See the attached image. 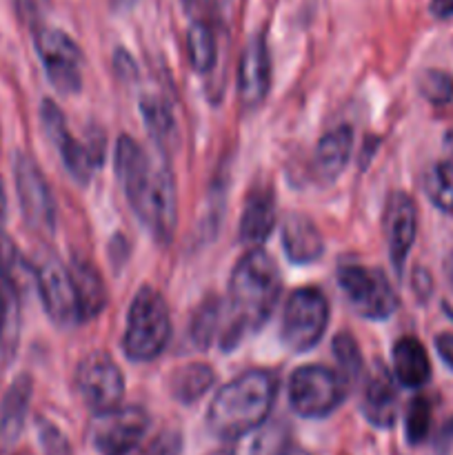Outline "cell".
Returning a JSON list of instances; mask_svg holds the SVG:
<instances>
[{
    "mask_svg": "<svg viewBox=\"0 0 453 455\" xmlns=\"http://www.w3.org/2000/svg\"><path fill=\"white\" fill-rule=\"evenodd\" d=\"M40 120H43V129L47 133L49 140L53 142V147L60 154L62 164L69 172V176L74 178L78 185H87L91 180L93 167H96V156L83 145V142L76 140L71 136L69 127H67L65 114H62L60 107L53 100H43L40 105Z\"/></svg>",
    "mask_w": 453,
    "mask_h": 455,
    "instance_id": "obj_13",
    "label": "cell"
},
{
    "mask_svg": "<svg viewBox=\"0 0 453 455\" xmlns=\"http://www.w3.org/2000/svg\"><path fill=\"white\" fill-rule=\"evenodd\" d=\"M76 387L93 413L120 407L124 395V376L109 354L96 351L89 354L76 371Z\"/></svg>",
    "mask_w": 453,
    "mask_h": 455,
    "instance_id": "obj_11",
    "label": "cell"
},
{
    "mask_svg": "<svg viewBox=\"0 0 453 455\" xmlns=\"http://www.w3.org/2000/svg\"><path fill=\"white\" fill-rule=\"evenodd\" d=\"M140 114L155 145L163 151L173 149V145L178 142V123L169 102L158 96H145L140 100Z\"/></svg>",
    "mask_w": 453,
    "mask_h": 455,
    "instance_id": "obj_24",
    "label": "cell"
},
{
    "mask_svg": "<svg viewBox=\"0 0 453 455\" xmlns=\"http://www.w3.org/2000/svg\"><path fill=\"white\" fill-rule=\"evenodd\" d=\"M13 180L27 225L38 234L52 235L56 229V200L43 169L29 154L18 151L13 156Z\"/></svg>",
    "mask_w": 453,
    "mask_h": 455,
    "instance_id": "obj_8",
    "label": "cell"
},
{
    "mask_svg": "<svg viewBox=\"0 0 453 455\" xmlns=\"http://www.w3.org/2000/svg\"><path fill=\"white\" fill-rule=\"evenodd\" d=\"M293 438L291 429L284 422H271L253 440L249 455H291Z\"/></svg>",
    "mask_w": 453,
    "mask_h": 455,
    "instance_id": "obj_29",
    "label": "cell"
},
{
    "mask_svg": "<svg viewBox=\"0 0 453 455\" xmlns=\"http://www.w3.org/2000/svg\"><path fill=\"white\" fill-rule=\"evenodd\" d=\"M151 427L142 407H115L96 413L89 425V443L100 455H129Z\"/></svg>",
    "mask_w": 453,
    "mask_h": 455,
    "instance_id": "obj_10",
    "label": "cell"
},
{
    "mask_svg": "<svg viewBox=\"0 0 453 455\" xmlns=\"http://www.w3.org/2000/svg\"><path fill=\"white\" fill-rule=\"evenodd\" d=\"M118 4H123V7H129V4H133V0H115Z\"/></svg>",
    "mask_w": 453,
    "mask_h": 455,
    "instance_id": "obj_41",
    "label": "cell"
},
{
    "mask_svg": "<svg viewBox=\"0 0 453 455\" xmlns=\"http://www.w3.org/2000/svg\"><path fill=\"white\" fill-rule=\"evenodd\" d=\"M431 429V404L426 398H413L404 416V431L411 444H420Z\"/></svg>",
    "mask_w": 453,
    "mask_h": 455,
    "instance_id": "obj_31",
    "label": "cell"
},
{
    "mask_svg": "<svg viewBox=\"0 0 453 455\" xmlns=\"http://www.w3.org/2000/svg\"><path fill=\"white\" fill-rule=\"evenodd\" d=\"M211 455H234V451H226V449H225V451H216V453H211Z\"/></svg>",
    "mask_w": 453,
    "mask_h": 455,
    "instance_id": "obj_42",
    "label": "cell"
},
{
    "mask_svg": "<svg viewBox=\"0 0 453 455\" xmlns=\"http://www.w3.org/2000/svg\"><path fill=\"white\" fill-rule=\"evenodd\" d=\"M425 191L433 207L453 213V163H435L425 173Z\"/></svg>",
    "mask_w": 453,
    "mask_h": 455,
    "instance_id": "obj_28",
    "label": "cell"
},
{
    "mask_svg": "<svg viewBox=\"0 0 453 455\" xmlns=\"http://www.w3.org/2000/svg\"><path fill=\"white\" fill-rule=\"evenodd\" d=\"M271 89V58L265 40H249L238 65V98L247 109H256L265 102Z\"/></svg>",
    "mask_w": 453,
    "mask_h": 455,
    "instance_id": "obj_15",
    "label": "cell"
},
{
    "mask_svg": "<svg viewBox=\"0 0 453 455\" xmlns=\"http://www.w3.org/2000/svg\"><path fill=\"white\" fill-rule=\"evenodd\" d=\"M395 380L407 389H420L431 378V360L417 338L404 336L393 345Z\"/></svg>",
    "mask_w": 453,
    "mask_h": 455,
    "instance_id": "obj_21",
    "label": "cell"
},
{
    "mask_svg": "<svg viewBox=\"0 0 453 455\" xmlns=\"http://www.w3.org/2000/svg\"><path fill=\"white\" fill-rule=\"evenodd\" d=\"M329 327V302L320 289L302 287L287 298L280 340L293 354H305L322 340Z\"/></svg>",
    "mask_w": 453,
    "mask_h": 455,
    "instance_id": "obj_6",
    "label": "cell"
},
{
    "mask_svg": "<svg viewBox=\"0 0 453 455\" xmlns=\"http://www.w3.org/2000/svg\"><path fill=\"white\" fill-rule=\"evenodd\" d=\"M346 376L322 364H306L289 378V404L302 418H327L349 394Z\"/></svg>",
    "mask_w": 453,
    "mask_h": 455,
    "instance_id": "obj_5",
    "label": "cell"
},
{
    "mask_svg": "<svg viewBox=\"0 0 453 455\" xmlns=\"http://www.w3.org/2000/svg\"><path fill=\"white\" fill-rule=\"evenodd\" d=\"M36 287H38L40 302L52 318L53 324L67 329L83 323L80 320L78 298H76L74 280L69 269L58 258H44L34 269Z\"/></svg>",
    "mask_w": 453,
    "mask_h": 455,
    "instance_id": "obj_12",
    "label": "cell"
},
{
    "mask_svg": "<svg viewBox=\"0 0 453 455\" xmlns=\"http://www.w3.org/2000/svg\"><path fill=\"white\" fill-rule=\"evenodd\" d=\"M180 449H182L180 435L169 431V434H163L160 438H155L140 455H180Z\"/></svg>",
    "mask_w": 453,
    "mask_h": 455,
    "instance_id": "obj_34",
    "label": "cell"
},
{
    "mask_svg": "<svg viewBox=\"0 0 453 455\" xmlns=\"http://www.w3.org/2000/svg\"><path fill=\"white\" fill-rule=\"evenodd\" d=\"M115 176L151 238L171 243L178 222L176 180L164 160H154L131 136L115 142Z\"/></svg>",
    "mask_w": 453,
    "mask_h": 455,
    "instance_id": "obj_1",
    "label": "cell"
},
{
    "mask_svg": "<svg viewBox=\"0 0 453 455\" xmlns=\"http://www.w3.org/2000/svg\"><path fill=\"white\" fill-rule=\"evenodd\" d=\"M4 218H7V194H4V182L0 176V227L4 225Z\"/></svg>",
    "mask_w": 453,
    "mask_h": 455,
    "instance_id": "obj_39",
    "label": "cell"
},
{
    "mask_svg": "<svg viewBox=\"0 0 453 455\" xmlns=\"http://www.w3.org/2000/svg\"><path fill=\"white\" fill-rule=\"evenodd\" d=\"M31 394H34V382L27 373H20L9 385L3 404H0V438L4 443H13L20 435L27 420V411H29Z\"/></svg>",
    "mask_w": 453,
    "mask_h": 455,
    "instance_id": "obj_23",
    "label": "cell"
},
{
    "mask_svg": "<svg viewBox=\"0 0 453 455\" xmlns=\"http://www.w3.org/2000/svg\"><path fill=\"white\" fill-rule=\"evenodd\" d=\"M338 283L351 309L362 318L386 320L398 309V296L380 269L346 262L338 269Z\"/></svg>",
    "mask_w": 453,
    "mask_h": 455,
    "instance_id": "obj_7",
    "label": "cell"
},
{
    "mask_svg": "<svg viewBox=\"0 0 453 455\" xmlns=\"http://www.w3.org/2000/svg\"><path fill=\"white\" fill-rule=\"evenodd\" d=\"M20 291L22 287L13 278L0 271V360L9 364L20 345Z\"/></svg>",
    "mask_w": 453,
    "mask_h": 455,
    "instance_id": "obj_19",
    "label": "cell"
},
{
    "mask_svg": "<svg viewBox=\"0 0 453 455\" xmlns=\"http://www.w3.org/2000/svg\"><path fill=\"white\" fill-rule=\"evenodd\" d=\"M38 435L40 444H43L44 453L47 455H69V444H67L65 435L60 434V429L52 425V422H38Z\"/></svg>",
    "mask_w": 453,
    "mask_h": 455,
    "instance_id": "obj_33",
    "label": "cell"
},
{
    "mask_svg": "<svg viewBox=\"0 0 453 455\" xmlns=\"http://www.w3.org/2000/svg\"><path fill=\"white\" fill-rule=\"evenodd\" d=\"M444 274H447L449 287L453 289V253L447 258V262H444Z\"/></svg>",
    "mask_w": 453,
    "mask_h": 455,
    "instance_id": "obj_40",
    "label": "cell"
},
{
    "mask_svg": "<svg viewBox=\"0 0 453 455\" xmlns=\"http://www.w3.org/2000/svg\"><path fill=\"white\" fill-rule=\"evenodd\" d=\"M351 149H354V129L349 124H340L324 133L314 154V169L318 178H322L324 182L336 180L349 163Z\"/></svg>",
    "mask_w": 453,
    "mask_h": 455,
    "instance_id": "obj_20",
    "label": "cell"
},
{
    "mask_svg": "<svg viewBox=\"0 0 453 455\" xmlns=\"http://www.w3.org/2000/svg\"><path fill=\"white\" fill-rule=\"evenodd\" d=\"M18 455H27V453H18Z\"/></svg>",
    "mask_w": 453,
    "mask_h": 455,
    "instance_id": "obj_44",
    "label": "cell"
},
{
    "mask_svg": "<svg viewBox=\"0 0 453 455\" xmlns=\"http://www.w3.org/2000/svg\"><path fill=\"white\" fill-rule=\"evenodd\" d=\"M216 382V373L209 364L194 363L178 369L171 378V395L182 404H194L207 394Z\"/></svg>",
    "mask_w": 453,
    "mask_h": 455,
    "instance_id": "obj_25",
    "label": "cell"
},
{
    "mask_svg": "<svg viewBox=\"0 0 453 455\" xmlns=\"http://www.w3.org/2000/svg\"><path fill=\"white\" fill-rule=\"evenodd\" d=\"M429 9L435 18H451L453 16V0H431Z\"/></svg>",
    "mask_w": 453,
    "mask_h": 455,
    "instance_id": "obj_37",
    "label": "cell"
},
{
    "mask_svg": "<svg viewBox=\"0 0 453 455\" xmlns=\"http://www.w3.org/2000/svg\"><path fill=\"white\" fill-rule=\"evenodd\" d=\"M182 4L187 7V12L200 13L209 7V0H182Z\"/></svg>",
    "mask_w": 453,
    "mask_h": 455,
    "instance_id": "obj_38",
    "label": "cell"
},
{
    "mask_svg": "<svg viewBox=\"0 0 453 455\" xmlns=\"http://www.w3.org/2000/svg\"><path fill=\"white\" fill-rule=\"evenodd\" d=\"M69 274L74 280L76 298H78L80 320H93L107 305V291L100 271L93 267V262L76 258L69 267Z\"/></svg>",
    "mask_w": 453,
    "mask_h": 455,
    "instance_id": "obj_22",
    "label": "cell"
},
{
    "mask_svg": "<svg viewBox=\"0 0 453 455\" xmlns=\"http://www.w3.org/2000/svg\"><path fill=\"white\" fill-rule=\"evenodd\" d=\"M187 52H189V62L195 71L207 74L216 67L218 60V44L216 34L211 25L203 18H195L187 31Z\"/></svg>",
    "mask_w": 453,
    "mask_h": 455,
    "instance_id": "obj_26",
    "label": "cell"
},
{
    "mask_svg": "<svg viewBox=\"0 0 453 455\" xmlns=\"http://www.w3.org/2000/svg\"><path fill=\"white\" fill-rule=\"evenodd\" d=\"M278 222L275 196L271 189H253L247 196L240 216L238 235L244 244H262Z\"/></svg>",
    "mask_w": 453,
    "mask_h": 455,
    "instance_id": "obj_18",
    "label": "cell"
},
{
    "mask_svg": "<svg viewBox=\"0 0 453 455\" xmlns=\"http://www.w3.org/2000/svg\"><path fill=\"white\" fill-rule=\"evenodd\" d=\"M280 271L274 258L251 249L235 262L229 280L226 320L220 336L222 349H234L247 331H256L274 314L280 298Z\"/></svg>",
    "mask_w": 453,
    "mask_h": 455,
    "instance_id": "obj_2",
    "label": "cell"
},
{
    "mask_svg": "<svg viewBox=\"0 0 453 455\" xmlns=\"http://www.w3.org/2000/svg\"><path fill=\"white\" fill-rule=\"evenodd\" d=\"M278 395V376L251 369L226 382L207 409V427L216 438L238 440L265 425Z\"/></svg>",
    "mask_w": 453,
    "mask_h": 455,
    "instance_id": "obj_3",
    "label": "cell"
},
{
    "mask_svg": "<svg viewBox=\"0 0 453 455\" xmlns=\"http://www.w3.org/2000/svg\"><path fill=\"white\" fill-rule=\"evenodd\" d=\"M34 43L53 87L65 96L78 93L83 87L84 58L74 38L56 27H36Z\"/></svg>",
    "mask_w": 453,
    "mask_h": 455,
    "instance_id": "obj_9",
    "label": "cell"
},
{
    "mask_svg": "<svg viewBox=\"0 0 453 455\" xmlns=\"http://www.w3.org/2000/svg\"><path fill=\"white\" fill-rule=\"evenodd\" d=\"M44 4H47V0H16L18 12L29 22H38L40 13L44 12Z\"/></svg>",
    "mask_w": 453,
    "mask_h": 455,
    "instance_id": "obj_35",
    "label": "cell"
},
{
    "mask_svg": "<svg viewBox=\"0 0 453 455\" xmlns=\"http://www.w3.org/2000/svg\"><path fill=\"white\" fill-rule=\"evenodd\" d=\"M171 338V315L163 293L142 287L133 296L123 336L124 355L133 363H151L158 358Z\"/></svg>",
    "mask_w": 453,
    "mask_h": 455,
    "instance_id": "obj_4",
    "label": "cell"
},
{
    "mask_svg": "<svg viewBox=\"0 0 453 455\" xmlns=\"http://www.w3.org/2000/svg\"><path fill=\"white\" fill-rule=\"evenodd\" d=\"M385 235L391 262H393L395 271L402 274V267L417 235V207L411 196L404 191H393L386 198Z\"/></svg>",
    "mask_w": 453,
    "mask_h": 455,
    "instance_id": "obj_14",
    "label": "cell"
},
{
    "mask_svg": "<svg viewBox=\"0 0 453 455\" xmlns=\"http://www.w3.org/2000/svg\"><path fill=\"white\" fill-rule=\"evenodd\" d=\"M284 256L293 265H309L324 253L322 231L305 213H289L282 222Z\"/></svg>",
    "mask_w": 453,
    "mask_h": 455,
    "instance_id": "obj_17",
    "label": "cell"
},
{
    "mask_svg": "<svg viewBox=\"0 0 453 455\" xmlns=\"http://www.w3.org/2000/svg\"><path fill=\"white\" fill-rule=\"evenodd\" d=\"M420 93L433 105H447L453 100V78L447 71H425L420 76Z\"/></svg>",
    "mask_w": 453,
    "mask_h": 455,
    "instance_id": "obj_32",
    "label": "cell"
},
{
    "mask_svg": "<svg viewBox=\"0 0 453 455\" xmlns=\"http://www.w3.org/2000/svg\"><path fill=\"white\" fill-rule=\"evenodd\" d=\"M362 413L373 427L389 429L398 418V389L385 364H373L362 394Z\"/></svg>",
    "mask_w": 453,
    "mask_h": 455,
    "instance_id": "obj_16",
    "label": "cell"
},
{
    "mask_svg": "<svg viewBox=\"0 0 453 455\" xmlns=\"http://www.w3.org/2000/svg\"><path fill=\"white\" fill-rule=\"evenodd\" d=\"M435 349H438L440 358L453 369V333H442L435 338Z\"/></svg>",
    "mask_w": 453,
    "mask_h": 455,
    "instance_id": "obj_36",
    "label": "cell"
},
{
    "mask_svg": "<svg viewBox=\"0 0 453 455\" xmlns=\"http://www.w3.org/2000/svg\"><path fill=\"white\" fill-rule=\"evenodd\" d=\"M333 355H336L338 367L345 373L346 380L354 382L360 376V371H362V354H360V347L355 342V338L349 336L346 331L338 333L333 338Z\"/></svg>",
    "mask_w": 453,
    "mask_h": 455,
    "instance_id": "obj_30",
    "label": "cell"
},
{
    "mask_svg": "<svg viewBox=\"0 0 453 455\" xmlns=\"http://www.w3.org/2000/svg\"><path fill=\"white\" fill-rule=\"evenodd\" d=\"M291 455H309V453H306V451H298V449H293Z\"/></svg>",
    "mask_w": 453,
    "mask_h": 455,
    "instance_id": "obj_43",
    "label": "cell"
},
{
    "mask_svg": "<svg viewBox=\"0 0 453 455\" xmlns=\"http://www.w3.org/2000/svg\"><path fill=\"white\" fill-rule=\"evenodd\" d=\"M225 315L226 305L218 298H209L198 307L189 324V338L198 349H207V347L213 345L216 338L222 336V318Z\"/></svg>",
    "mask_w": 453,
    "mask_h": 455,
    "instance_id": "obj_27",
    "label": "cell"
}]
</instances>
